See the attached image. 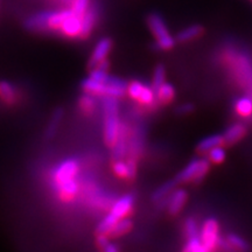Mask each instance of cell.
Returning a JSON list of instances; mask_svg holds the SVG:
<instances>
[{
    "mask_svg": "<svg viewBox=\"0 0 252 252\" xmlns=\"http://www.w3.org/2000/svg\"><path fill=\"white\" fill-rule=\"evenodd\" d=\"M102 109L104 116V141L112 147L117 140L121 130L118 98L112 96H102Z\"/></svg>",
    "mask_w": 252,
    "mask_h": 252,
    "instance_id": "6da1fadb",
    "label": "cell"
},
{
    "mask_svg": "<svg viewBox=\"0 0 252 252\" xmlns=\"http://www.w3.org/2000/svg\"><path fill=\"white\" fill-rule=\"evenodd\" d=\"M147 26L156 36L158 45L160 46L161 50H169L175 46V37H173L169 33L168 28H167L165 20L159 13H150L147 15Z\"/></svg>",
    "mask_w": 252,
    "mask_h": 252,
    "instance_id": "7a4b0ae2",
    "label": "cell"
},
{
    "mask_svg": "<svg viewBox=\"0 0 252 252\" xmlns=\"http://www.w3.org/2000/svg\"><path fill=\"white\" fill-rule=\"evenodd\" d=\"M126 93L130 94L131 98L137 100L138 103L144 104V105H152L157 99L156 91L153 90V88L146 86L139 81H133L128 83Z\"/></svg>",
    "mask_w": 252,
    "mask_h": 252,
    "instance_id": "3957f363",
    "label": "cell"
},
{
    "mask_svg": "<svg viewBox=\"0 0 252 252\" xmlns=\"http://www.w3.org/2000/svg\"><path fill=\"white\" fill-rule=\"evenodd\" d=\"M200 237L202 239L204 251H213L216 249V241L219 237V222L216 219L210 217L204 220Z\"/></svg>",
    "mask_w": 252,
    "mask_h": 252,
    "instance_id": "277c9868",
    "label": "cell"
},
{
    "mask_svg": "<svg viewBox=\"0 0 252 252\" xmlns=\"http://www.w3.org/2000/svg\"><path fill=\"white\" fill-rule=\"evenodd\" d=\"M82 31V17L77 15L74 12L69 11L67 18L64 19L61 26H60L59 33L61 35L69 37V39H76L81 36Z\"/></svg>",
    "mask_w": 252,
    "mask_h": 252,
    "instance_id": "5b68a950",
    "label": "cell"
},
{
    "mask_svg": "<svg viewBox=\"0 0 252 252\" xmlns=\"http://www.w3.org/2000/svg\"><path fill=\"white\" fill-rule=\"evenodd\" d=\"M130 133L131 130L127 124L122 123L121 130L117 140L112 146V158L115 160H121L127 156L128 152V141H130Z\"/></svg>",
    "mask_w": 252,
    "mask_h": 252,
    "instance_id": "8992f818",
    "label": "cell"
},
{
    "mask_svg": "<svg viewBox=\"0 0 252 252\" xmlns=\"http://www.w3.org/2000/svg\"><path fill=\"white\" fill-rule=\"evenodd\" d=\"M144 135H145L144 128L139 125L135 126L133 131H131L130 141H128V152H127L128 154L127 160H130V161L137 162L138 158L140 156L141 150H143Z\"/></svg>",
    "mask_w": 252,
    "mask_h": 252,
    "instance_id": "52a82bcc",
    "label": "cell"
},
{
    "mask_svg": "<svg viewBox=\"0 0 252 252\" xmlns=\"http://www.w3.org/2000/svg\"><path fill=\"white\" fill-rule=\"evenodd\" d=\"M78 173V162L75 159H68L63 161L58 166V168L54 172V182L60 184V182L70 180V179L76 178Z\"/></svg>",
    "mask_w": 252,
    "mask_h": 252,
    "instance_id": "ba28073f",
    "label": "cell"
},
{
    "mask_svg": "<svg viewBox=\"0 0 252 252\" xmlns=\"http://www.w3.org/2000/svg\"><path fill=\"white\" fill-rule=\"evenodd\" d=\"M112 40L110 37H103L97 42L96 47H94L93 54L90 56L89 60V68H94L98 63H100L106 59L109 53L112 49Z\"/></svg>",
    "mask_w": 252,
    "mask_h": 252,
    "instance_id": "9c48e42d",
    "label": "cell"
},
{
    "mask_svg": "<svg viewBox=\"0 0 252 252\" xmlns=\"http://www.w3.org/2000/svg\"><path fill=\"white\" fill-rule=\"evenodd\" d=\"M133 202H134L133 195L126 194L112 204L111 210H110L109 213L118 220L124 219L125 216H127L128 214L131 213L132 207H133Z\"/></svg>",
    "mask_w": 252,
    "mask_h": 252,
    "instance_id": "30bf717a",
    "label": "cell"
},
{
    "mask_svg": "<svg viewBox=\"0 0 252 252\" xmlns=\"http://www.w3.org/2000/svg\"><path fill=\"white\" fill-rule=\"evenodd\" d=\"M55 188L60 200L64 201V202H70L76 196L78 191V184L75 179H70V180L56 184Z\"/></svg>",
    "mask_w": 252,
    "mask_h": 252,
    "instance_id": "8fae6325",
    "label": "cell"
},
{
    "mask_svg": "<svg viewBox=\"0 0 252 252\" xmlns=\"http://www.w3.org/2000/svg\"><path fill=\"white\" fill-rule=\"evenodd\" d=\"M188 198V193L185 190V189L179 188L174 189L173 193L169 196L168 206H167V209H168V213L171 215H176L181 212V209L184 208L186 201Z\"/></svg>",
    "mask_w": 252,
    "mask_h": 252,
    "instance_id": "7c38bea8",
    "label": "cell"
},
{
    "mask_svg": "<svg viewBox=\"0 0 252 252\" xmlns=\"http://www.w3.org/2000/svg\"><path fill=\"white\" fill-rule=\"evenodd\" d=\"M98 11L94 6H89V8L87 9L86 13L82 15V31H81V36L80 39H87L90 36L91 32H93L94 24L97 20V14Z\"/></svg>",
    "mask_w": 252,
    "mask_h": 252,
    "instance_id": "4fadbf2b",
    "label": "cell"
},
{
    "mask_svg": "<svg viewBox=\"0 0 252 252\" xmlns=\"http://www.w3.org/2000/svg\"><path fill=\"white\" fill-rule=\"evenodd\" d=\"M113 172H115L118 176H121V178L132 180L135 176V174H137V162L130 161V160L123 161V159L115 160V163H113Z\"/></svg>",
    "mask_w": 252,
    "mask_h": 252,
    "instance_id": "5bb4252c",
    "label": "cell"
},
{
    "mask_svg": "<svg viewBox=\"0 0 252 252\" xmlns=\"http://www.w3.org/2000/svg\"><path fill=\"white\" fill-rule=\"evenodd\" d=\"M81 89L83 93L94 94V96H106L108 94V84L102 83L94 78L88 77L81 82Z\"/></svg>",
    "mask_w": 252,
    "mask_h": 252,
    "instance_id": "9a60e30c",
    "label": "cell"
},
{
    "mask_svg": "<svg viewBox=\"0 0 252 252\" xmlns=\"http://www.w3.org/2000/svg\"><path fill=\"white\" fill-rule=\"evenodd\" d=\"M64 116V110L62 108H58L54 110V112L50 116L48 125H47L46 131H45V139L50 140L55 137V134L58 133V130L61 125V122Z\"/></svg>",
    "mask_w": 252,
    "mask_h": 252,
    "instance_id": "2e32d148",
    "label": "cell"
},
{
    "mask_svg": "<svg viewBox=\"0 0 252 252\" xmlns=\"http://www.w3.org/2000/svg\"><path fill=\"white\" fill-rule=\"evenodd\" d=\"M247 133V127L241 123L231 125L223 134V144L234 145L242 139Z\"/></svg>",
    "mask_w": 252,
    "mask_h": 252,
    "instance_id": "e0dca14e",
    "label": "cell"
},
{
    "mask_svg": "<svg viewBox=\"0 0 252 252\" xmlns=\"http://www.w3.org/2000/svg\"><path fill=\"white\" fill-rule=\"evenodd\" d=\"M204 33V27L202 25H190V26L186 27L181 32H179L178 35H176L175 40L178 42H188V41L195 40L197 37H200Z\"/></svg>",
    "mask_w": 252,
    "mask_h": 252,
    "instance_id": "ac0fdd59",
    "label": "cell"
},
{
    "mask_svg": "<svg viewBox=\"0 0 252 252\" xmlns=\"http://www.w3.org/2000/svg\"><path fill=\"white\" fill-rule=\"evenodd\" d=\"M198 162H200V159H196V158L193 160H190V162H189L188 165L186 166L178 175H176L175 178L176 182H178V184H185V182L193 180L195 173H196V169L198 167Z\"/></svg>",
    "mask_w": 252,
    "mask_h": 252,
    "instance_id": "d6986e66",
    "label": "cell"
},
{
    "mask_svg": "<svg viewBox=\"0 0 252 252\" xmlns=\"http://www.w3.org/2000/svg\"><path fill=\"white\" fill-rule=\"evenodd\" d=\"M222 144H223V135L220 134L209 135V137L203 138V139L198 143L196 150L197 152L200 153H206V152H209V151L214 149V147L220 146V145Z\"/></svg>",
    "mask_w": 252,
    "mask_h": 252,
    "instance_id": "ffe728a7",
    "label": "cell"
},
{
    "mask_svg": "<svg viewBox=\"0 0 252 252\" xmlns=\"http://www.w3.org/2000/svg\"><path fill=\"white\" fill-rule=\"evenodd\" d=\"M176 180H169V181H166L165 184H162L160 187H158L156 190L153 191L152 194V200L154 202H158V201L162 200V198L165 197H168L169 195L173 193V190H174L175 187H176Z\"/></svg>",
    "mask_w": 252,
    "mask_h": 252,
    "instance_id": "44dd1931",
    "label": "cell"
},
{
    "mask_svg": "<svg viewBox=\"0 0 252 252\" xmlns=\"http://www.w3.org/2000/svg\"><path fill=\"white\" fill-rule=\"evenodd\" d=\"M132 220L128 219H122L119 220L115 225L112 226V229L110 230L109 234L106 236H110V237H121V236L127 234L128 231L132 229Z\"/></svg>",
    "mask_w": 252,
    "mask_h": 252,
    "instance_id": "7402d4cb",
    "label": "cell"
},
{
    "mask_svg": "<svg viewBox=\"0 0 252 252\" xmlns=\"http://www.w3.org/2000/svg\"><path fill=\"white\" fill-rule=\"evenodd\" d=\"M97 100L94 98V94L84 93L83 96L80 98V108L82 111L87 115H93L96 111Z\"/></svg>",
    "mask_w": 252,
    "mask_h": 252,
    "instance_id": "603a6c76",
    "label": "cell"
},
{
    "mask_svg": "<svg viewBox=\"0 0 252 252\" xmlns=\"http://www.w3.org/2000/svg\"><path fill=\"white\" fill-rule=\"evenodd\" d=\"M174 94L175 91L172 84L166 83L165 82V83L159 88V90L157 91V99L160 100L161 103H168L173 99Z\"/></svg>",
    "mask_w": 252,
    "mask_h": 252,
    "instance_id": "cb8c5ba5",
    "label": "cell"
},
{
    "mask_svg": "<svg viewBox=\"0 0 252 252\" xmlns=\"http://www.w3.org/2000/svg\"><path fill=\"white\" fill-rule=\"evenodd\" d=\"M165 80H166L165 67H163L162 64H158L156 69H154L153 78H152V86H151L153 88V90L156 91V94H157V91L159 90V88L166 82Z\"/></svg>",
    "mask_w": 252,
    "mask_h": 252,
    "instance_id": "d4e9b609",
    "label": "cell"
},
{
    "mask_svg": "<svg viewBox=\"0 0 252 252\" xmlns=\"http://www.w3.org/2000/svg\"><path fill=\"white\" fill-rule=\"evenodd\" d=\"M0 97L6 103H13L15 100V91L14 88L11 86L8 82L2 81L0 82Z\"/></svg>",
    "mask_w": 252,
    "mask_h": 252,
    "instance_id": "484cf974",
    "label": "cell"
},
{
    "mask_svg": "<svg viewBox=\"0 0 252 252\" xmlns=\"http://www.w3.org/2000/svg\"><path fill=\"white\" fill-rule=\"evenodd\" d=\"M209 168H210V160L206 159V158H203V159H200V162H198V167L196 169V173H195L193 180H191V181H193L194 184H200V182L204 179V176H206L207 173L209 172Z\"/></svg>",
    "mask_w": 252,
    "mask_h": 252,
    "instance_id": "4316f807",
    "label": "cell"
},
{
    "mask_svg": "<svg viewBox=\"0 0 252 252\" xmlns=\"http://www.w3.org/2000/svg\"><path fill=\"white\" fill-rule=\"evenodd\" d=\"M235 108L239 115L248 117V116L252 115V100L248 97H242L236 102Z\"/></svg>",
    "mask_w": 252,
    "mask_h": 252,
    "instance_id": "83f0119b",
    "label": "cell"
},
{
    "mask_svg": "<svg viewBox=\"0 0 252 252\" xmlns=\"http://www.w3.org/2000/svg\"><path fill=\"white\" fill-rule=\"evenodd\" d=\"M226 239L229 241V243L232 245V248L235 250H239V251H248L250 249V245L245 239H243L241 236L236 235V234H229L226 236Z\"/></svg>",
    "mask_w": 252,
    "mask_h": 252,
    "instance_id": "f1b7e54d",
    "label": "cell"
},
{
    "mask_svg": "<svg viewBox=\"0 0 252 252\" xmlns=\"http://www.w3.org/2000/svg\"><path fill=\"white\" fill-rule=\"evenodd\" d=\"M184 251L187 252H206L203 248L202 239L200 236H195V237L188 238V243L184 248Z\"/></svg>",
    "mask_w": 252,
    "mask_h": 252,
    "instance_id": "f546056e",
    "label": "cell"
},
{
    "mask_svg": "<svg viewBox=\"0 0 252 252\" xmlns=\"http://www.w3.org/2000/svg\"><path fill=\"white\" fill-rule=\"evenodd\" d=\"M225 150L223 149L222 145H220V146H216L214 147L208 152V158H209L210 162H214V163H220L224 161L225 159Z\"/></svg>",
    "mask_w": 252,
    "mask_h": 252,
    "instance_id": "4dcf8cb0",
    "label": "cell"
},
{
    "mask_svg": "<svg viewBox=\"0 0 252 252\" xmlns=\"http://www.w3.org/2000/svg\"><path fill=\"white\" fill-rule=\"evenodd\" d=\"M90 6V0H72L71 1V7L70 9L74 13L77 15H83L86 13V11L89 8Z\"/></svg>",
    "mask_w": 252,
    "mask_h": 252,
    "instance_id": "1f68e13d",
    "label": "cell"
},
{
    "mask_svg": "<svg viewBox=\"0 0 252 252\" xmlns=\"http://www.w3.org/2000/svg\"><path fill=\"white\" fill-rule=\"evenodd\" d=\"M185 231L186 235H187L188 238L195 237V236H198V229L196 220H195L193 217H189V219L186 220L185 222Z\"/></svg>",
    "mask_w": 252,
    "mask_h": 252,
    "instance_id": "d6a6232c",
    "label": "cell"
},
{
    "mask_svg": "<svg viewBox=\"0 0 252 252\" xmlns=\"http://www.w3.org/2000/svg\"><path fill=\"white\" fill-rule=\"evenodd\" d=\"M193 111H194V105L191 103L180 104V105L175 109V112L178 113L179 116H187Z\"/></svg>",
    "mask_w": 252,
    "mask_h": 252,
    "instance_id": "836d02e7",
    "label": "cell"
},
{
    "mask_svg": "<svg viewBox=\"0 0 252 252\" xmlns=\"http://www.w3.org/2000/svg\"><path fill=\"white\" fill-rule=\"evenodd\" d=\"M216 249H220L222 251H234L235 249L232 248V245L229 243V241L226 238H223L219 236L216 241Z\"/></svg>",
    "mask_w": 252,
    "mask_h": 252,
    "instance_id": "e575fe53",
    "label": "cell"
},
{
    "mask_svg": "<svg viewBox=\"0 0 252 252\" xmlns=\"http://www.w3.org/2000/svg\"><path fill=\"white\" fill-rule=\"evenodd\" d=\"M103 251H105V252H117V251H119V248L116 244L110 243V242H109V243L106 244V247L103 249Z\"/></svg>",
    "mask_w": 252,
    "mask_h": 252,
    "instance_id": "d590c367",
    "label": "cell"
},
{
    "mask_svg": "<svg viewBox=\"0 0 252 252\" xmlns=\"http://www.w3.org/2000/svg\"><path fill=\"white\" fill-rule=\"evenodd\" d=\"M251 1H252V0H251Z\"/></svg>",
    "mask_w": 252,
    "mask_h": 252,
    "instance_id": "8d00e7d4",
    "label": "cell"
}]
</instances>
